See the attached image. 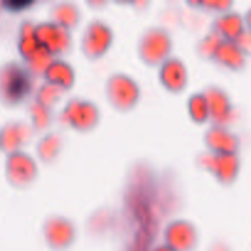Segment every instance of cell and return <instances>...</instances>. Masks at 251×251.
<instances>
[{
	"mask_svg": "<svg viewBox=\"0 0 251 251\" xmlns=\"http://www.w3.org/2000/svg\"><path fill=\"white\" fill-rule=\"evenodd\" d=\"M183 191L172 168L137 158L127 167L120 193L122 251H151L164 220L183 207Z\"/></svg>",
	"mask_w": 251,
	"mask_h": 251,
	"instance_id": "obj_1",
	"label": "cell"
},
{
	"mask_svg": "<svg viewBox=\"0 0 251 251\" xmlns=\"http://www.w3.org/2000/svg\"><path fill=\"white\" fill-rule=\"evenodd\" d=\"M37 77L20 60L0 65V102L9 108L25 105L36 91Z\"/></svg>",
	"mask_w": 251,
	"mask_h": 251,
	"instance_id": "obj_2",
	"label": "cell"
},
{
	"mask_svg": "<svg viewBox=\"0 0 251 251\" xmlns=\"http://www.w3.org/2000/svg\"><path fill=\"white\" fill-rule=\"evenodd\" d=\"M102 110L97 102L87 97L71 96L55 113V123L60 127H69L78 132H91L100 125Z\"/></svg>",
	"mask_w": 251,
	"mask_h": 251,
	"instance_id": "obj_3",
	"label": "cell"
},
{
	"mask_svg": "<svg viewBox=\"0 0 251 251\" xmlns=\"http://www.w3.org/2000/svg\"><path fill=\"white\" fill-rule=\"evenodd\" d=\"M105 100L118 112H130L142 97V88L139 81L125 71H113L104 81Z\"/></svg>",
	"mask_w": 251,
	"mask_h": 251,
	"instance_id": "obj_4",
	"label": "cell"
},
{
	"mask_svg": "<svg viewBox=\"0 0 251 251\" xmlns=\"http://www.w3.org/2000/svg\"><path fill=\"white\" fill-rule=\"evenodd\" d=\"M174 41L172 32L161 25L146 27L136 42V51L140 60L147 66H158L172 55Z\"/></svg>",
	"mask_w": 251,
	"mask_h": 251,
	"instance_id": "obj_5",
	"label": "cell"
},
{
	"mask_svg": "<svg viewBox=\"0 0 251 251\" xmlns=\"http://www.w3.org/2000/svg\"><path fill=\"white\" fill-rule=\"evenodd\" d=\"M194 161L199 168L210 173L223 186L233 185L242 168L239 153H216L206 150L199 152Z\"/></svg>",
	"mask_w": 251,
	"mask_h": 251,
	"instance_id": "obj_6",
	"label": "cell"
},
{
	"mask_svg": "<svg viewBox=\"0 0 251 251\" xmlns=\"http://www.w3.org/2000/svg\"><path fill=\"white\" fill-rule=\"evenodd\" d=\"M114 29L109 22L100 17H93L82 29L80 50L88 60L102 58L114 43Z\"/></svg>",
	"mask_w": 251,
	"mask_h": 251,
	"instance_id": "obj_7",
	"label": "cell"
},
{
	"mask_svg": "<svg viewBox=\"0 0 251 251\" xmlns=\"http://www.w3.org/2000/svg\"><path fill=\"white\" fill-rule=\"evenodd\" d=\"M44 243L51 251H68L77 239V226L73 218L60 213L46 216L41 227Z\"/></svg>",
	"mask_w": 251,
	"mask_h": 251,
	"instance_id": "obj_8",
	"label": "cell"
},
{
	"mask_svg": "<svg viewBox=\"0 0 251 251\" xmlns=\"http://www.w3.org/2000/svg\"><path fill=\"white\" fill-rule=\"evenodd\" d=\"M34 36L38 43L42 44L54 58H63V55H68L74 49L73 31L49 19L36 21Z\"/></svg>",
	"mask_w": 251,
	"mask_h": 251,
	"instance_id": "obj_9",
	"label": "cell"
},
{
	"mask_svg": "<svg viewBox=\"0 0 251 251\" xmlns=\"http://www.w3.org/2000/svg\"><path fill=\"white\" fill-rule=\"evenodd\" d=\"M163 243L174 251H196L200 245V232L193 221L173 218L162 228Z\"/></svg>",
	"mask_w": 251,
	"mask_h": 251,
	"instance_id": "obj_10",
	"label": "cell"
},
{
	"mask_svg": "<svg viewBox=\"0 0 251 251\" xmlns=\"http://www.w3.org/2000/svg\"><path fill=\"white\" fill-rule=\"evenodd\" d=\"M206 96L212 124L229 127L238 119L237 107L227 90L217 83H208L202 88Z\"/></svg>",
	"mask_w": 251,
	"mask_h": 251,
	"instance_id": "obj_11",
	"label": "cell"
},
{
	"mask_svg": "<svg viewBox=\"0 0 251 251\" xmlns=\"http://www.w3.org/2000/svg\"><path fill=\"white\" fill-rule=\"evenodd\" d=\"M7 180L17 189L29 188L39 176V168L36 159L28 152L17 150L7 156L6 161Z\"/></svg>",
	"mask_w": 251,
	"mask_h": 251,
	"instance_id": "obj_12",
	"label": "cell"
},
{
	"mask_svg": "<svg viewBox=\"0 0 251 251\" xmlns=\"http://www.w3.org/2000/svg\"><path fill=\"white\" fill-rule=\"evenodd\" d=\"M85 228L91 238L103 239L120 232L119 210L110 205H102L88 213Z\"/></svg>",
	"mask_w": 251,
	"mask_h": 251,
	"instance_id": "obj_13",
	"label": "cell"
},
{
	"mask_svg": "<svg viewBox=\"0 0 251 251\" xmlns=\"http://www.w3.org/2000/svg\"><path fill=\"white\" fill-rule=\"evenodd\" d=\"M158 81L168 92L180 95L190 81L185 61L178 55L168 56L158 65Z\"/></svg>",
	"mask_w": 251,
	"mask_h": 251,
	"instance_id": "obj_14",
	"label": "cell"
},
{
	"mask_svg": "<svg viewBox=\"0 0 251 251\" xmlns=\"http://www.w3.org/2000/svg\"><path fill=\"white\" fill-rule=\"evenodd\" d=\"M202 142L207 151L216 153H239L242 139L230 127L211 124L203 131Z\"/></svg>",
	"mask_w": 251,
	"mask_h": 251,
	"instance_id": "obj_15",
	"label": "cell"
},
{
	"mask_svg": "<svg viewBox=\"0 0 251 251\" xmlns=\"http://www.w3.org/2000/svg\"><path fill=\"white\" fill-rule=\"evenodd\" d=\"M248 58L249 56L245 55L234 42L222 38L211 55L210 61L218 68L243 71L248 66Z\"/></svg>",
	"mask_w": 251,
	"mask_h": 251,
	"instance_id": "obj_16",
	"label": "cell"
},
{
	"mask_svg": "<svg viewBox=\"0 0 251 251\" xmlns=\"http://www.w3.org/2000/svg\"><path fill=\"white\" fill-rule=\"evenodd\" d=\"M34 136L36 131L29 122L25 119L9 120L1 131L2 146L11 152L22 150V147L31 144Z\"/></svg>",
	"mask_w": 251,
	"mask_h": 251,
	"instance_id": "obj_17",
	"label": "cell"
},
{
	"mask_svg": "<svg viewBox=\"0 0 251 251\" xmlns=\"http://www.w3.org/2000/svg\"><path fill=\"white\" fill-rule=\"evenodd\" d=\"M65 150V136L59 130H48L36 141L37 157L46 166H53L58 162Z\"/></svg>",
	"mask_w": 251,
	"mask_h": 251,
	"instance_id": "obj_18",
	"label": "cell"
},
{
	"mask_svg": "<svg viewBox=\"0 0 251 251\" xmlns=\"http://www.w3.org/2000/svg\"><path fill=\"white\" fill-rule=\"evenodd\" d=\"M48 16L50 21L73 31L80 26L83 12L77 2L70 0H56L49 5Z\"/></svg>",
	"mask_w": 251,
	"mask_h": 251,
	"instance_id": "obj_19",
	"label": "cell"
},
{
	"mask_svg": "<svg viewBox=\"0 0 251 251\" xmlns=\"http://www.w3.org/2000/svg\"><path fill=\"white\" fill-rule=\"evenodd\" d=\"M42 76L44 81L60 86L66 92L70 91L76 82V70L74 65L60 56L51 59L50 63L44 69Z\"/></svg>",
	"mask_w": 251,
	"mask_h": 251,
	"instance_id": "obj_20",
	"label": "cell"
},
{
	"mask_svg": "<svg viewBox=\"0 0 251 251\" xmlns=\"http://www.w3.org/2000/svg\"><path fill=\"white\" fill-rule=\"evenodd\" d=\"M245 27L243 15L237 10H228L217 14L210 22V31L229 41H234Z\"/></svg>",
	"mask_w": 251,
	"mask_h": 251,
	"instance_id": "obj_21",
	"label": "cell"
},
{
	"mask_svg": "<svg viewBox=\"0 0 251 251\" xmlns=\"http://www.w3.org/2000/svg\"><path fill=\"white\" fill-rule=\"evenodd\" d=\"M34 25H36V20L31 16L22 17L21 21L19 22L16 47L22 61L28 59L41 46L34 36Z\"/></svg>",
	"mask_w": 251,
	"mask_h": 251,
	"instance_id": "obj_22",
	"label": "cell"
},
{
	"mask_svg": "<svg viewBox=\"0 0 251 251\" xmlns=\"http://www.w3.org/2000/svg\"><path fill=\"white\" fill-rule=\"evenodd\" d=\"M27 114L29 117V124L36 132H43L49 130L55 123V110L54 108L46 107L33 98L26 103Z\"/></svg>",
	"mask_w": 251,
	"mask_h": 251,
	"instance_id": "obj_23",
	"label": "cell"
},
{
	"mask_svg": "<svg viewBox=\"0 0 251 251\" xmlns=\"http://www.w3.org/2000/svg\"><path fill=\"white\" fill-rule=\"evenodd\" d=\"M186 110L196 124H205L210 120V112H208V104L206 96L202 91H195L190 93L186 100Z\"/></svg>",
	"mask_w": 251,
	"mask_h": 251,
	"instance_id": "obj_24",
	"label": "cell"
},
{
	"mask_svg": "<svg viewBox=\"0 0 251 251\" xmlns=\"http://www.w3.org/2000/svg\"><path fill=\"white\" fill-rule=\"evenodd\" d=\"M65 93L66 91L61 88L60 86L44 81L38 87H36L32 98L41 104L46 105V107L54 108V105L60 102Z\"/></svg>",
	"mask_w": 251,
	"mask_h": 251,
	"instance_id": "obj_25",
	"label": "cell"
},
{
	"mask_svg": "<svg viewBox=\"0 0 251 251\" xmlns=\"http://www.w3.org/2000/svg\"><path fill=\"white\" fill-rule=\"evenodd\" d=\"M221 39H222V37L218 36L215 32H206V33L196 42L195 47H194V50H195L196 55L200 59H202V60L210 61L211 55H212V53L215 51L216 47L218 46Z\"/></svg>",
	"mask_w": 251,
	"mask_h": 251,
	"instance_id": "obj_26",
	"label": "cell"
},
{
	"mask_svg": "<svg viewBox=\"0 0 251 251\" xmlns=\"http://www.w3.org/2000/svg\"><path fill=\"white\" fill-rule=\"evenodd\" d=\"M186 5L194 10H202L206 12L222 14L228 11L233 6V0H186Z\"/></svg>",
	"mask_w": 251,
	"mask_h": 251,
	"instance_id": "obj_27",
	"label": "cell"
},
{
	"mask_svg": "<svg viewBox=\"0 0 251 251\" xmlns=\"http://www.w3.org/2000/svg\"><path fill=\"white\" fill-rule=\"evenodd\" d=\"M37 4L36 0H4L1 2L2 7L6 11L16 14V12H22L27 9H31L32 6Z\"/></svg>",
	"mask_w": 251,
	"mask_h": 251,
	"instance_id": "obj_28",
	"label": "cell"
},
{
	"mask_svg": "<svg viewBox=\"0 0 251 251\" xmlns=\"http://www.w3.org/2000/svg\"><path fill=\"white\" fill-rule=\"evenodd\" d=\"M235 44L239 47L240 50L245 54L247 56L250 55V47H251V39H250V28L245 27L239 34H238L237 38L234 39Z\"/></svg>",
	"mask_w": 251,
	"mask_h": 251,
	"instance_id": "obj_29",
	"label": "cell"
},
{
	"mask_svg": "<svg viewBox=\"0 0 251 251\" xmlns=\"http://www.w3.org/2000/svg\"><path fill=\"white\" fill-rule=\"evenodd\" d=\"M118 4H126L134 7L136 11H146L151 5V0H130V1H117Z\"/></svg>",
	"mask_w": 251,
	"mask_h": 251,
	"instance_id": "obj_30",
	"label": "cell"
},
{
	"mask_svg": "<svg viewBox=\"0 0 251 251\" xmlns=\"http://www.w3.org/2000/svg\"><path fill=\"white\" fill-rule=\"evenodd\" d=\"M207 251H232V249L227 242H225L223 239H217L211 243Z\"/></svg>",
	"mask_w": 251,
	"mask_h": 251,
	"instance_id": "obj_31",
	"label": "cell"
},
{
	"mask_svg": "<svg viewBox=\"0 0 251 251\" xmlns=\"http://www.w3.org/2000/svg\"><path fill=\"white\" fill-rule=\"evenodd\" d=\"M87 6L92 7V9H102V7L107 6V0H86Z\"/></svg>",
	"mask_w": 251,
	"mask_h": 251,
	"instance_id": "obj_32",
	"label": "cell"
},
{
	"mask_svg": "<svg viewBox=\"0 0 251 251\" xmlns=\"http://www.w3.org/2000/svg\"><path fill=\"white\" fill-rule=\"evenodd\" d=\"M151 251H174L172 248H169L168 245H166L164 243H156L153 248H152Z\"/></svg>",
	"mask_w": 251,
	"mask_h": 251,
	"instance_id": "obj_33",
	"label": "cell"
}]
</instances>
